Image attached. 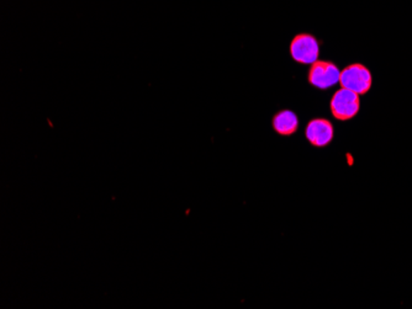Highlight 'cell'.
<instances>
[{
  "label": "cell",
  "mask_w": 412,
  "mask_h": 309,
  "mask_svg": "<svg viewBox=\"0 0 412 309\" xmlns=\"http://www.w3.org/2000/svg\"><path fill=\"white\" fill-rule=\"evenodd\" d=\"M372 83H373L372 73L360 63L351 64L341 72V87L348 89L358 95L367 94L372 87Z\"/></svg>",
  "instance_id": "cell-1"
},
{
  "label": "cell",
  "mask_w": 412,
  "mask_h": 309,
  "mask_svg": "<svg viewBox=\"0 0 412 309\" xmlns=\"http://www.w3.org/2000/svg\"><path fill=\"white\" fill-rule=\"evenodd\" d=\"M341 71L332 62L316 61L311 64L309 72V83L319 89H329L340 83Z\"/></svg>",
  "instance_id": "cell-3"
},
{
  "label": "cell",
  "mask_w": 412,
  "mask_h": 309,
  "mask_svg": "<svg viewBox=\"0 0 412 309\" xmlns=\"http://www.w3.org/2000/svg\"><path fill=\"white\" fill-rule=\"evenodd\" d=\"M317 40L309 34L296 35L290 44L291 59L302 64H312L319 59Z\"/></svg>",
  "instance_id": "cell-4"
},
{
  "label": "cell",
  "mask_w": 412,
  "mask_h": 309,
  "mask_svg": "<svg viewBox=\"0 0 412 309\" xmlns=\"http://www.w3.org/2000/svg\"><path fill=\"white\" fill-rule=\"evenodd\" d=\"M273 130L278 135H291L295 133L299 127V120L295 112L291 110H281L272 119Z\"/></svg>",
  "instance_id": "cell-6"
},
{
  "label": "cell",
  "mask_w": 412,
  "mask_h": 309,
  "mask_svg": "<svg viewBox=\"0 0 412 309\" xmlns=\"http://www.w3.org/2000/svg\"><path fill=\"white\" fill-rule=\"evenodd\" d=\"M334 135V126L326 119H314L306 126V138L315 147L330 145Z\"/></svg>",
  "instance_id": "cell-5"
},
{
  "label": "cell",
  "mask_w": 412,
  "mask_h": 309,
  "mask_svg": "<svg viewBox=\"0 0 412 309\" xmlns=\"http://www.w3.org/2000/svg\"><path fill=\"white\" fill-rule=\"evenodd\" d=\"M331 112L337 120L348 121L359 112V95L348 89H340L331 99Z\"/></svg>",
  "instance_id": "cell-2"
}]
</instances>
